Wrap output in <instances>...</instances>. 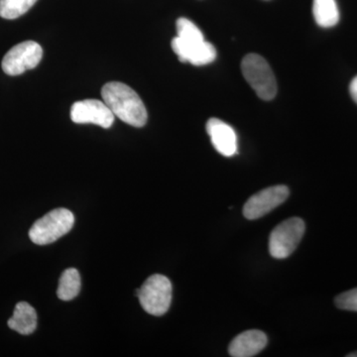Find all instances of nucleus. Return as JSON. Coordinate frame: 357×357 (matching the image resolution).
Returning a JSON list of instances; mask_svg holds the SVG:
<instances>
[{
    "mask_svg": "<svg viewBox=\"0 0 357 357\" xmlns=\"http://www.w3.org/2000/svg\"><path fill=\"white\" fill-rule=\"evenodd\" d=\"M102 100L114 116L134 128H143L146 124V107L140 96L128 84L110 82L102 89Z\"/></svg>",
    "mask_w": 357,
    "mask_h": 357,
    "instance_id": "nucleus-1",
    "label": "nucleus"
},
{
    "mask_svg": "<svg viewBox=\"0 0 357 357\" xmlns=\"http://www.w3.org/2000/svg\"><path fill=\"white\" fill-rule=\"evenodd\" d=\"M75 217L67 208H56L34 222L29 237L37 245L55 243L74 227Z\"/></svg>",
    "mask_w": 357,
    "mask_h": 357,
    "instance_id": "nucleus-2",
    "label": "nucleus"
},
{
    "mask_svg": "<svg viewBox=\"0 0 357 357\" xmlns=\"http://www.w3.org/2000/svg\"><path fill=\"white\" fill-rule=\"evenodd\" d=\"M244 79L263 100H273L277 93L276 77L267 61L257 54H248L241 62Z\"/></svg>",
    "mask_w": 357,
    "mask_h": 357,
    "instance_id": "nucleus-3",
    "label": "nucleus"
},
{
    "mask_svg": "<svg viewBox=\"0 0 357 357\" xmlns=\"http://www.w3.org/2000/svg\"><path fill=\"white\" fill-rule=\"evenodd\" d=\"M172 284L166 276L155 274L135 294L145 312L159 317L168 312L172 302Z\"/></svg>",
    "mask_w": 357,
    "mask_h": 357,
    "instance_id": "nucleus-4",
    "label": "nucleus"
},
{
    "mask_svg": "<svg viewBox=\"0 0 357 357\" xmlns=\"http://www.w3.org/2000/svg\"><path fill=\"white\" fill-rule=\"evenodd\" d=\"M304 220L291 218L277 225L269 237V252L276 259H284L292 255L304 236Z\"/></svg>",
    "mask_w": 357,
    "mask_h": 357,
    "instance_id": "nucleus-5",
    "label": "nucleus"
},
{
    "mask_svg": "<svg viewBox=\"0 0 357 357\" xmlns=\"http://www.w3.org/2000/svg\"><path fill=\"white\" fill-rule=\"evenodd\" d=\"M42 57L43 50L37 42H21L7 52L2 60V70L8 76H20L26 70L36 68Z\"/></svg>",
    "mask_w": 357,
    "mask_h": 357,
    "instance_id": "nucleus-6",
    "label": "nucleus"
},
{
    "mask_svg": "<svg viewBox=\"0 0 357 357\" xmlns=\"http://www.w3.org/2000/svg\"><path fill=\"white\" fill-rule=\"evenodd\" d=\"M290 191L284 185H273L256 192L243 206V215L248 220H257L266 215L288 199Z\"/></svg>",
    "mask_w": 357,
    "mask_h": 357,
    "instance_id": "nucleus-7",
    "label": "nucleus"
},
{
    "mask_svg": "<svg viewBox=\"0 0 357 357\" xmlns=\"http://www.w3.org/2000/svg\"><path fill=\"white\" fill-rule=\"evenodd\" d=\"M70 119L75 123H91L109 128L114 124V114L103 100H84L72 105Z\"/></svg>",
    "mask_w": 357,
    "mask_h": 357,
    "instance_id": "nucleus-8",
    "label": "nucleus"
},
{
    "mask_svg": "<svg viewBox=\"0 0 357 357\" xmlns=\"http://www.w3.org/2000/svg\"><path fill=\"white\" fill-rule=\"evenodd\" d=\"M172 49L181 62L191 63L195 66L211 64L217 58L215 47L206 40L191 43L177 36L172 40Z\"/></svg>",
    "mask_w": 357,
    "mask_h": 357,
    "instance_id": "nucleus-9",
    "label": "nucleus"
},
{
    "mask_svg": "<svg viewBox=\"0 0 357 357\" xmlns=\"http://www.w3.org/2000/svg\"><path fill=\"white\" fill-rule=\"evenodd\" d=\"M206 132L218 153L232 157L237 153V135L234 128L218 119H208Z\"/></svg>",
    "mask_w": 357,
    "mask_h": 357,
    "instance_id": "nucleus-10",
    "label": "nucleus"
},
{
    "mask_svg": "<svg viewBox=\"0 0 357 357\" xmlns=\"http://www.w3.org/2000/svg\"><path fill=\"white\" fill-rule=\"evenodd\" d=\"M267 342V335L261 331H246L230 342L229 354L234 357L255 356L265 349Z\"/></svg>",
    "mask_w": 357,
    "mask_h": 357,
    "instance_id": "nucleus-11",
    "label": "nucleus"
},
{
    "mask_svg": "<svg viewBox=\"0 0 357 357\" xmlns=\"http://www.w3.org/2000/svg\"><path fill=\"white\" fill-rule=\"evenodd\" d=\"M8 326L20 335H31L37 328V312L34 307L26 302L18 303L13 316L8 319Z\"/></svg>",
    "mask_w": 357,
    "mask_h": 357,
    "instance_id": "nucleus-12",
    "label": "nucleus"
},
{
    "mask_svg": "<svg viewBox=\"0 0 357 357\" xmlns=\"http://www.w3.org/2000/svg\"><path fill=\"white\" fill-rule=\"evenodd\" d=\"M312 14L317 24L321 27H333L340 21V11L335 0H314Z\"/></svg>",
    "mask_w": 357,
    "mask_h": 357,
    "instance_id": "nucleus-13",
    "label": "nucleus"
},
{
    "mask_svg": "<svg viewBox=\"0 0 357 357\" xmlns=\"http://www.w3.org/2000/svg\"><path fill=\"white\" fill-rule=\"evenodd\" d=\"M81 290V276L75 268L65 270L59 280L57 295L59 299L70 301L79 295Z\"/></svg>",
    "mask_w": 357,
    "mask_h": 357,
    "instance_id": "nucleus-14",
    "label": "nucleus"
},
{
    "mask_svg": "<svg viewBox=\"0 0 357 357\" xmlns=\"http://www.w3.org/2000/svg\"><path fill=\"white\" fill-rule=\"evenodd\" d=\"M37 0H0V17L16 20L27 13Z\"/></svg>",
    "mask_w": 357,
    "mask_h": 357,
    "instance_id": "nucleus-15",
    "label": "nucleus"
},
{
    "mask_svg": "<svg viewBox=\"0 0 357 357\" xmlns=\"http://www.w3.org/2000/svg\"><path fill=\"white\" fill-rule=\"evenodd\" d=\"M176 26H177L178 38L184 40L185 42H191V43L204 41L203 32L191 20H187V18H178Z\"/></svg>",
    "mask_w": 357,
    "mask_h": 357,
    "instance_id": "nucleus-16",
    "label": "nucleus"
},
{
    "mask_svg": "<svg viewBox=\"0 0 357 357\" xmlns=\"http://www.w3.org/2000/svg\"><path fill=\"white\" fill-rule=\"evenodd\" d=\"M335 303L340 309L357 312V288L340 294L335 298Z\"/></svg>",
    "mask_w": 357,
    "mask_h": 357,
    "instance_id": "nucleus-17",
    "label": "nucleus"
},
{
    "mask_svg": "<svg viewBox=\"0 0 357 357\" xmlns=\"http://www.w3.org/2000/svg\"><path fill=\"white\" fill-rule=\"evenodd\" d=\"M349 93H351L352 100L357 103V76L351 81Z\"/></svg>",
    "mask_w": 357,
    "mask_h": 357,
    "instance_id": "nucleus-18",
    "label": "nucleus"
},
{
    "mask_svg": "<svg viewBox=\"0 0 357 357\" xmlns=\"http://www.w3.org/2000/svg\"><path fill=\"white\" fill-rule=\"evenodd\" d=\"M347 357H357V351L351 352V354H347Z\"/></svg>",
    "mask_w": 357,
    "mask_h": 357,
    "instance_id": "nucleus-19",
    "label": "nucleus"
}]
</instances>
